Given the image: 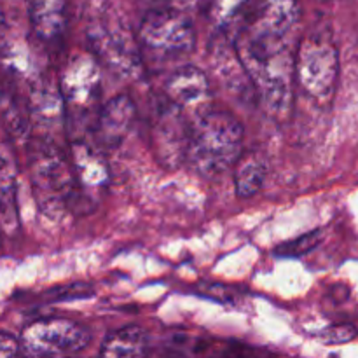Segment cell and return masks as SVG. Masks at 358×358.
<instances>
[{
    "instance_id": "cell-1",
    "label": "cell",
    "mask_w": 358,
    "mask_h": 358,
    "mask_svg": "<svg viewBox=\"0 0 358 358\" xmlns=\"http://www.w3.org/2000/svg\"><path fill=\"white\" fill-rule=\"evenodd\" d=\"M234 48L255 100L273 121L283 122L294 107V55L290 37L266 34L247 24L234 35Z\"/></svg>"
},
{
    "instance_id": "cell-2",
    "label": "cell",
    "mask_w": 358,
    "mask_h": 358,
    "mask_svg": "<svg viewBox=\"0 0 358 358\" xmlns=\"http://www.w3.org/2000/svg\"><path fill=\"white\" fill-rule=\"evenodd\" d=\"M245 129L234 114L217 108L199 112L191 122L185 163L205 178H219L243 152Z\"/></svg>"
},
{
    "instance_id": "cell-3",
    "label": "cell",
    "mask_w": 358,
    "mask_h": 358,
    "mask_svg": "<svg viewBox=\"0 0 358 358\" xmlns=\"http://www.w3.org/2000/svg\"><path fill=\"white\" fill-rule=\"evenodd\" d=\"M91 55L121 79H138L143 58L138 38L112 0H96L86 24Z\"/></svg>"
},
{
    "instance_id": "cell-4",
    "label": "cell",
    "mask_w": 358,
    "mask_h": 358,
    "mask_svg": "<svg viewBox=\"0 0 358 358\" xmlns=\"http://www.w3.org/2000/svg\"><path fill=\"white\" fill-rule=\"evenodd\" d=\"M28 161L31 187L41 212L55 217L72 208L76 184L69 152L51 136H38V140L31 143Z\"/></svg>"
},
{
    "instance_id": "cell-5",
    "label": "cell",
    "mask_w": 358,
    "mask_h": 358,
    "mask_svg": "<svg viewBox=\"0 0 358 358\" xmlns=\"http://www.w3.org/2000/svg\"><path fill=\"white\" fill-rule=\"evenodd\" d=\"M136 38L143 65L145 62H177L191 55L196 48L194 23L187 13L171 6L149 10L140 23Z\"/></svg>"
},
{
    "instance_id": "cell-6",
    "label": "cell",
    "mask_w": 358,
    "mask_h": 358,
    "mask_svg": "<svg viewBox=\"0 0 358 358\" xmlns=\"http://www.w3.org/2000/svg\"><path fill=\"white\" fill-rule=\"evenodd\" d=\"M296 80L308 96L329 100L339 79V51L329 30H315L301 38L294 55Z\"/></svg>"
},
{
    "instance_id": "cell-7",
    "label": "cell",
    "mask_w": 358,
    "mask_h": 358,
    "mask_svg": "<svg viewBox=\"0 0 358 358\" xmlns=\"http://www.w3.org/2000/svg\"><path fill=\"white\" fill-rule=\"evenodd\" d=\"M91 334L84 325L69 318H38L24 327L20 350L28 357H66L86 350Z\"/></svg>"
},
{
    "instance_id": "cell-8",
    "label": "cell",
    "mask_w": 358,
    "mask_h": 358,
    "mask_svg": "<svg viewBox=\"0 0 358 358\" xmlns=\"http://www.w3.org/2000/svg\"><path fill=\"white\" fill-rule=\"evenodd\" d=\"M66 152L76 184V196L70 210L76 213H87L108 189L110 168L103 152L84 140L70 142Z\"/></svg>"
},
{
    "instance_id": "cell-9",
    "label": "cell",
    "mask_w": 358,
    "mask_h": 358,
    "mask_svg": "<svg viewBox=\"0 0 358 358\" xmlns=\"http://www.w3.org/2000/svg\"><path fill=\"white\" fill-rule=\"evenodd\" d=\"M191 121L185 117L184 108L164 96L154 108L150 121V147L157 163L166 170H177L185 163Z\"/></svg>"
},
{
    "instance_id": "cell-10",
    "label": "cell",
    "mask_w": 358,
    "mask_h": 358,
    "mask_svg": "<svg viewBox=\"0 0 358 358\" xmlns=\"http://www.w3.org/2000/svg\"><path fill=\"white\" fill-rule=\"evenodd\" d=\"M59 94L66 115L93 110L101 90V69L93 55H76L66 62L59 77Z\"/></svg>"
},
{
    "instance_id": "cell-11",
    "label": "cell",
    "mask_w": 358,
    "mask_h": 358,
    "mask_svg": "<svg viewBox=\"0 0 358 358\" xmlns=\"http://www.w3.org/2000/svg\"><path fill=\"white\" fill-rule=\"evenodd\" d=\"M136 117V105L129 94L110 98L96 115L94 133L103 149H117L133 128Z\"/></svg>"
},
{
    "instance_id": "cell-12",
    "label": "cell",
    "mask_w": 358,
    "mask_h": 358,
    "mask_svg": "<svg viewBox=\"0 0 358 358\" xmlns=\"http://www.w3.org/2000/svg\"><path fill=\"white\" fill-rule=\"evenodd\" d=\"M27 13L31 31L49 48L63 44L69 27L66 0H27Z\"/></svg>"
},
{
    "instance_id": "cell-13",
    "label": "cell",
    "mask_w": 358,
    "mask_h": 358,
    "mask_svg": "<svg viewBox=\"0 0 358 358\" xmlns=\"http://www.w3.org/2000/svg\"><path fill=\"white\" fill-rule=\"evenodd\" d=\"M164 96L180 108H201L212 98V86L199 66L184 65L166 80Z\"/></svg>"
},
{
    "instance_id": "cell-14",
    "label": "cell",
    "mask_w": 358,
    "mask_h": 358,
    "mask_svg": "<svg viewBox=\"0 0 358 358\" xmlns=\"http://www.w3.org/2000/svg\"><path fill=\"white\" fill-rule=\"evenodd\" d=\"M301 20L299 0H259L245 24L266 34L290 37Z\"/></svg>"
},
{
    "instance_id": "cell-15",
    "label": "cell",
    "mask_w": 358,
    "mask_h": 358,
    "mask_svg": "<svg viewBox=\"0 0 358 358\" xmlns=\"http://www.w3.org/2000/svg\"><path fill=\"white\" fill-rule=\"evenodd\" d=\"M0 229L14 234L20 229L17 210V168L13 154L0 143Z\"/></svg>"
},
{
    "instance_id": "cell-16",
    "label": "cell",
    "mask_w": 358,
    "mask_h": 358,
    "mask_svg": "<svg viewBox=\"0 0 358 358\" xmlns=\"http://www.w3.org/2000/svg\"><path fill=\"white\" fill-rule=\"evenodd\" d=\"M28 115L35 126L45 131H55L66 119L65 103L59 90L49 84L37 83L31 86L30 101H28Z\"/></svg>"
},
{
    "instance_id": "cell-17",
    "label": "cell",
    "mask_w": 358,
    "mask_h": 358,
    "mask_svg": "<svg viewBox=\"0 0 358 358\" xmlns=\"http://www.w3.org/2000/svg\"><path fill=\"white\" fill-rule=\"evenodd\" d=\"M234 189L240 198H254L268 177V161L259 150H243L233 166Z\"/></svg>"
},
{
    "instance_id": "cell-18",
    "label": "cell",
    "mask_w": 358,
    "mask_h": 358,
    "mask_svg": "<svg viewBox=\"0 0 358 358\" xmlns=\"http://www.w3.org/2000/svg\"><path fill=\"white\" fill-rule=\"evenodd\" d=\"M147 353H149V336L136 325H128L110 332L100 346L101 357H143Z\"/></svg>"
},
{
    "instance_id": "cell-19",
    "label": "cell",
    "mask_w": 358,
    "mask_h": 358,
    "mask_svg": "<svg viewBox=\"0 0 358 358\" xmlns=\"http://www.w3.org/2000/svg\"><path fill=\"white\" fill-rule=\"evenodd\" d=\"M250 0H210L208 6V20L213 30L222 34L234 28L238 21L243 20V14L247 10Z\"/></svg>"
},
{
    "instance_id": "cell-20",
    "label": "cell",
    "mask_w": 358,
    "mask_h": 358,
    "mask_svg": "<svg viewBox=\"0 0 358 358\" xmlns=\"http://www.w3.org/2000/svg\"><path fill=\"white\" fill-rule=\"evenodd\" d=\"M322 241V231H311V233L303 234V236H297L294 240L285 241L280 247H276L275 254L278 257H303V255L310 254L311 250L318 247V243Z\"/></svg>"
},
{
    "instance_id": "cell-21",
    "label": "cell",
    "mask_w": 358,
    "mask_h": 358,
    "mask_svg": "<svg viewBox=\"0 0 358 358\" xmlns=\"http://www.w3.org/2000/svg\"><path fill=\"white\" fill-rule=\"evenodd\" d=\"M20 339L10 336L9 332L0 331V358L20 355Z\"/></svg>"
},
{
    "instance_id": "cell-22",
    "label": "cell",
    "mask_w": 358,
    "mask_h": 358,
    "mask_svg": "<svg viewBox=\"0 0 358 358\" xmlns=\"http://www.w3.org/2000/svg\"><path fill=\"white\" fill-rule=\"evenodd\" d=\"M352 338H355V329L350 327V325H341V327H334L327 332V341L329 343H346Z\"/></svg>"
},
{
    "instance_id": "cell-23",
    "label": "cell",
    "mask_w": 358,
    "mask_h": 358,
    "mask_svg": "<svg viewBox=\"0 0 358 358\" xmlns=\"http://www.w3.org/2000/svg\"><path fill=\"white\" fill-rule=\"evenodd\" d=\"M168 2H170V6L175 7V9L189 14L191 10H194L196 7H198L199 0H168Z\"/></svg>"
},
{
    "instance_id": "cell-24",
    "label": "cell",
    "mask_w": 358,
    "mask_h": 358,
    "mask_svg": "<svg viewBox=\"0 0 358 358\" xmlns=\"http://www.w3.org/2000/svg\"><path fill=\"white\" fill-rule=\"evenodd\" d=\"M6 16H3V10L0 7V49L3 48V38H6Z\"/></svg>"
}]
</instances>
